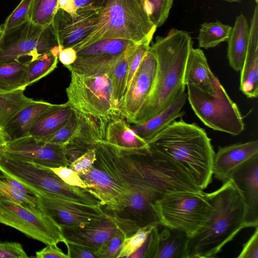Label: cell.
Returning <instances> with one entry per match:
<instances>
[{"mask_svg":"<svg viewBox=\"0 0 258 258\" xmlns=\"http://www.w3.org/2000/svg\"><path fill=\"white\" fill-rule=\"evenodd\" d=\"M147 143L151 151L176 163L201 189L211 182L215 152L205 130L196 123L175 120Z\"/></svg>","mask_w":258,"mask_h":258,"instance_id":"cell-1","label":"cell"},{"mask_svg":"<svg viewBox=\"0 0 258 258\" xmlns=\"http://www.w3.org/2000/svg\"><path fill=\"white\" fill-rule=\"evenodd\" d=\"M192 44L187 32L175 28L171 29L165 36L156 37L150 46L157 60L154 85L135 124L156 115L171 103L181 90H185L184 72Z\"/></svg>","mask_w":258,"mask_h":258,"instance_id":"cell-2","label":"cell"},{"mask_svg":"<svg viewBox=\"0 0 258 258\" xmlns=\"http://www.w3.org/2000/svg\"><path fill=\"white\" fill-rule=\"evenodd\" d=\"M206 194L212 210L200 231L188 238L185 258L216 257L223 247L245 228L243 204L230 180L216 190Z\"/></svg>","mask_w":258,"mask_h":258,"instance_id":"cell-3","label":"cell"},{"mask_svg":"<svg viewBox=\"0 0 258 258\" xmlns=\"http://www.w3.org/2000/svg\"><path fill=\"white\" fill-rule=\"evenodd\" d=\"M157 27L140 0H106L90 34L72 47L78 51L103 39H120L140 43L153 38Z\"/></svg>","mask_w":258,"mask_h":258,"instance_id":"cell-4","label":"cell"},{"mask_svg":"<svg viewBox=\"0 0 258 258\" xmlns=\"http://www.w3.org/2000/svg\"><path fill=\"white\" fill-rule=\"evenodd\" d=\"M95 149L96 160L79 175L101 206L119 214L127 207L131 194L119 169L116 147L101 140Z\"/></svg>","mask_w":258,"mask_h":258,"instance_id":"cell-5","label":"cell"},{"mask_svg":"<svg viewBox=\"0 0 258 258\" xmlns=\"http://www.w3.org/2000/svg\"><path fill=\"white\" fill-rule=\"evenodd\" d=\"M160 225L179 230L191 237L207 222L212 206L203 191L168 192L151 203Z\"/></svg>","mask_w":258,"mask_h":258,"instance_id":"cell-6","label":"cell"},{"mask_svg":"<svg viewBox=\"0 0 258 258\" xmlns=\"http://www.w3.org/2000/svg\"><path fill=\"white\" fill-rule=\"evenodd\" d=\"M215 94L210 95L187 85V99L196 115L203 123L215 131L238 136L244 130L243 118L235 103L215 77Z\"/></svg>","mask_w":258,"mask_h":258,"instance_id":"cell-7","label":"cell"},{"mask_svg":"<svg viewBox=\"0 0 258 258\" xmlns=\"http://www.w3.org/2000/svg\"><path fill=\"white\" fill-rule=\"evenodd\" d=\"M66 102L75 111L104 120L120 116L106 74L89 76L71 71Z\"/></svg>","mask_w":258,"mask_h":258,"instance_id":"cell-8","label":"cell"},{"mask_svg":"<svg viewBox=\"0 0 258 258\" xmlns=\"http://www.w3.org/2000/svg\"><path fill=\"white\" fill-rule=\"evenodd\" d=\"M58 45L52 25L43 27L29 20L3 31L0 38V62L19 61L29 56L34 60L40 55L51 52Z\"/></svg>","mask_w":258,"mask_h":258,"instance_id":"cell-9","label":"cell"},{"mask_svg":"<svg viewBox=\"0 0 258 258\" xmlns=\"http://www.w3.org/2000/svg\"><path fill=\"white\" fill-rule=\"evenodd\" d=\"M0 223L44 244L67 243L61 227L42 212H35L0 199Z\"/></svg>","mask_w":258,"mask_h":258,"instance_id":"cell-10","label":"cell"},{"mask_svg":"<svg viewBox=\"0 0 258 258\" xmlns=\"http://www.w3.org/2000/svg\"><path fill=\"white\" fill-rule=\"evenodd\" d=\"M40 208L61 227L84 226L107 215L100 204L88 205L37 192Z\"/></svg>","mask_w":258,"mask_h":258,"instance_id":"cell-11","label":"cell"},{"mask_svg":"<svg viewBox=\"0 0 258 258\" xmlns=\"http://www.w3.org/2000/svg\"><path fill=\"white\" fill-rule=\"evenodd\" d=\"M0 153L49 168L70 165L63 145L46 143L30 135L7 141Z\"/></svg>","mask_w":258,"mask_h":258,"instance_id":"cell-12","label":"cell"},{"mask_svg":"<svg viewBox=\"0 0 258 258\" xmlns=\"http://www.w3.org/2000/svg\"><path fill=\"white\" fill-rule=\"evenodd\" d=\"M157 68V60L151 47L127 87L120 107V117L135 124L152 89Z\"/></svg>","mask_w":258,"mask_h":258,"instance_id":"cell-13","label":"cell"},{"mask_svg":"<svg viewBox=\"0 0 258 258\" xmlns=\"http://www.w3.org/2000/svg\"><path fill=\"white\" fill-rule=\"evenodd\" d=\"M238 191L244 207V228L258 226V155L229 173L228 179Z\"/></svg>","mask_w":258,"mask_h":258,"instance_id":"cell-14","label":"cell"},{"mask_svg":"<svg viewBox=\"0 0 258 258\" xmlns=\"http://www.w3.org/2000/svg\"><path fill=\"white\" fill-rule=\"evenodd\" d=\"M101 8H79L75 15L58 9L51 23L58 45L72 47L87 36L96 24Z\"/></svg>","mask_w":258,"mask_h":258,"instance_id":"cell-15","label":"cell"},{"mask_svg":"<svg viewBox=\"0 0 258 258\" xmlns=\"http://www.w3.org/2000/svg\"><path fill=\"white\" fill-rule=\"evenodd\" d=\"M105 218L84 226H62V233L67 242L80 245L95 251L110 239L124 217L115 212Z\"/></svg>","mask_w":258,"mask_h":258,"instance_id":"cell-16","label":"cell"},{"mask_svg":"<svg viewBox=\"0 0 258 258\" xmlns=\"http://www.w3.org/2000/svg\"><path fill=\"white\" fill-rule=\"evenodd\" d=\"M78 113L77 127L64 145L70 164L88 150L95 148L98 141L105 140L108 120Z\"/></svg>","mask_w":258,"mask_h":258,"instance_id":"cell-17","label":"cell"},{"mask_svg":"<svg viewBox=\"0 0 258 258\" xmlns=\"http://www.w3.org/2000/svg\"><path fill=\"white\" fill-rule=\"evenodd\" d=\"M240 90L248 98L258 95V7L250 20L249 38L246 55L240 71Z\"/></svg>","mask_w":258,"mask_h":258,"instance_id":"cell-18","label":"cell"},{"mask_svg":"<svg viewBox=\"0 0 258 258\" xmlns=\"http://www.w3.org/2000/svg\"><path fill=\"white\" fill-rule=\"evenodd\" d=\"M256 155H258L257 140L219 147L214 158L213 173L223 183L228 180L232 169Z\"/></svg>","mask_w":258,"mask_h":258,"instance_id":"cell-19","label":"cell"},{"mask_svg":"<svg viewBox=\"0 0 258 258\" xmlns=\"http://www.w3.org/2000/svg\"><path fill=\"white\" fill-rule=\"evenodd\" d=\"M187 99V92L181 90L163 110L143 122L134 124L131 128L143 140L146 142L150 141L172 121L183 116L185 112L182 109Z\"/></svg>","mask_w":258,"mask_h":258,"instance_id":"cell-20","label":"cell"},{"mask_svg":"<svg viewBox=\"0 0 258 258\" xmlns=\"http://www.w3.org/2000/svg\"><path fill=\"white\" fill-rule=\"evenodd\" d=\"M203 51L192 47L186 60L183 84L193 86L210 95L215 94V78Z\"/></svg>","mask_w":258,"mask_h":258,"instance_id":"cell-21","label":"cell"},{"mask_svg":"<svg viewBox=\"0 0 258 258\" xmlns=\"http://www.w3.org/2000/svg\"><path fill=\"white\" fill-rule=\"evenodd\" d=\"M54 104L43 100H33L20 110L2 128L6 141L29 135L38 118Z\"/></svg>","mask_w":258,"mask_h":258,"instance_id":"cell-22","label":"cell"},{"mask_svg":"<svg viewBox=\"0 0 258 258\" xmlns=\"http://www.w3.org/2000/svg\"><path fill=\"white\" fill-rule=\"evenodd\" d=\"M118 148L126 150H142L149 148L143 140L120 116L107 120L105 131V140Z\"/></svg>","mask_w":258,"mask_h":258,"instance_id":"cell-23","label":"cell"},{"mask_svg":"<svg viewBox=\"0 0 258 258\" xmlns=\"http://www.w3.org/2000/svg\"><path fill=\"white\" fill-rule=\"evenodd\" d=\"M0 199L19 204L35 212H42L37 192L0 169Z\"/></svg>","mask_w":258,"mask_h":258,"instance_id":"cell-24","label":"cell"},{"mask_svg":"<svg viewBox=\"0 0 258 258\" xmlns=\"http://www.w3.org/2000/svg\"><path fill=\"white\" fill-rule=\"evenodd\" d=\"M249 38V27L246 18L240 14L236 17L233 27L227 40V58L229 66L240 71L246 55Z\"/></svg>","mask_w":258,"mask_h":258,"instance_id":"cell-25","label":"cell"},{"mask_svg":"<svg viewBox=\"0 0 258 258\" xmlns=\"http://www.w3.org/2000/svg\"><path fill=\"white\" fill-rule=\"evenodd\" d=\"M74 110L67 103L54 104L38 118L29 135L40 140L48 137L66 124Z\"/></svg>","mask_w":258,"mask_h":258,"instance_id":"cell-26","label":"cell"},{"mask_svg":"<svg viewBox=\"0 0 258 258\" xmlns=\"http://www.w3.org/2000/svg\"><path fill=\"white\" fill-rule=\"evenodd\" d=\"M159 232V244L155 258H185L188 237L183 232L166 227Z\"/></svg>","mask_w":258,"mask_h":258,"instance_id":"cell-27","label":"cell"},{"mask_svg":"<svg viewBox=\"0 0 258 258\" xmlns=\"http://www.w3.org/2000/svg\"><path fill=\"white\" fill-rule=\"evenodd\" d=\"M136 44L137 43L124 39H101L77 51V57L120 55Z\"/></svg>","mask_w":258,"mask_h":258,"instance_id":"cell-28","label":"cell"},{"mask_svg":"<svg viewBox=\"0 0 258 258\" xmlns=\"http://www.w3.org/2000/svg\"><path fill=\"white\" fill-rule=\"evenodd\" d=\"M139 227L133 220L125 218L118 226L112 238L95 251L97 258H117L125 238L134 233Z\"/></svg>","mask_w":258,"mask_h":258,"instance_id":"cell-29","label":"cell"},{"mask_svg":"<svg viewBox=\"0 0 258 258\" xmlns=\"http://www.w3.org/2000/svg\"><path fill=\"white\" fill-rule=\"evenodd\" d=\"M29 60L0 62V93L21 89Z\"/></svg>","mask_w":258,"mask_h":258,"instance_id":"cell-30","label":"cell"},{"mask_svg":"<svg viewBox=\"0 0 258 258\" xmlns=\"http://www.w3.org/2000/svg\"><path fill=\"white\" fill-rule=\"evenodd\" d=\"M58 56L51 52L43 54L35 59L29 60L21 89L26 88L48 75L57 67Z\"/></svg>","mask_w":258,"mask_h":258,"instance_id":"cell-31","label":"cell"},{"mask_svg":"<svg viewBox=\"0 0 258 258\" xmlns=\"http://www.w3.org/2000/svg\"><path fill=\"white\" fill-rule=\"evenodd\" d=\"M231 29V26L218 21L203 23L197 37L199 47L208 49L227 41Z\"/></svg>","mask_w":258,"mask_h":258,"instance_id":"cell-32","label":"cell"},{"mask_svg":"<svg viewBox=\"0 0 258 258\" xmlns=\"http://www.w3.org/2000/svg\"><path fill=\"white\" fill-rule=\"evenodd\" d=\"M24 90L0 93V127L6 124L22 108L33 100L24 95Z\"/></svg>","mask_w":258,"mask_h":258,"instance_id":"cell-33","label":"cell"},{"mask_svg":"<svg viewBox=\"0 0 258 258\" xmlns=\"http://www.w3.org/2000/svg\"><path fill=\"white\" fill-rule=\"evenodd\" d=\"M127 72L128 66L125 51L106 74L110 80L114 102L119 111L126 90Z\"/></svg>","mask_w":258,"mask_h":258,"instance_id":"cell-34","label":"cell"},{"mask_svg":"<svg viewBox=\"0 0 258 258\" xmlns=\"http://www.w3.org/2000/svg\"><path fill=\"white\" fill-rule=\"evenodd\" d=\"M58 0H33L30 20L43 27L52 23L57 11Z\"/></svg>","mask_w":258,"mask_h":258,"instance_id":"cell-35","label":"cell"},{"mask_svg":"<svg viewBox=\"0 0 258 258\" xmlns=\"http://www.w3.org/2000/svg\"><path fill=\"white\" fill-rule=\"evenodd\" d=\"M158 225V222L150 223L139 227L134 233L125 238L117 258L129 257L143 244L153 229Z\"/></svg>","mask_w":258,"mask_h":258,"instance_id":"cell-36","label":"cell"},{"mask_svg":"<svg viewBox=\"0 0 258 258\" xmlns=\"http://www.w3.org/2000/svg\"><path fill=\"white\" fill-rule=\"evenodd\" d=\"M152 39V38H149L140 43L135 44L126 50L128 72L126 89L149 49Z\"/></svg>","mask_w":258,"mask_h":258,"instance_id":"cell-37","label":"cell"},{"mask_svg":"<svg viewBox=\"0 0 258 258\" xmlns=\"http://www.w3.org/2000/svg\"><path fill=\"white\" fill-rule=\"evenodd\" d=\"M174 1L146 0L145 11L157 28L166 21Z\"/></svg>","mask_w":258,"mask_h":258,"instance_id":"cell-38","label":"cell"},{"mask_svg":"<svg viewBox=\"0 0 258 258\" xmlns=\"http://www.w3.org/2000/svg\"><path fill=\"white\" fill-rule=\"evenodd\" d=\"M79 120V113L74 110L70 119L63 126L41 141L64 146L76 130Z\"/></svg>","mask_w":258,"mask_h":258,"instance_id":"cell-39","label":"cell"},{"mask_svg":"<svg viewBox=\"0 0 258 258\" xmlns=\"http://www.w3.org/2000/svg\"><path fill=\"white\" fill-rule=\"evenodd\" d=\"M32 2L33 0H22L1 26L3 31L12 29L30 20Z\"/></svg>","mask_w":258,"mask_h":258,"instance_id":"cell-40","label":"cell"},{"mask_svg":"<svg viewBox=\"0 0 258 258\" xmlns=\"http://www.w3.org/2000/svg\"><path fill=\"white\" fill-rule=\"evenodd\" d=\"M159 225L153 229L143 244L129 257L155 258L159 244Z\"/></svg>","mask_w":258,"mask_h":258,"instance_id":"cell-41","label":"cell"},{"mask_svg":"<svg viewBox=\"0 0 258 258\" xmlns=\"http://www.w3.org/2000/svg\"><path fill=\"white\" fill-rule=\"evenodd\" d=\"M49 168L66 183L74 186L87 188L86 185L79 174L69 167L60 166Z\"/></svg>","mask_w":258,"mask_h":258,"instance_id":"cell-42","label":"cell"},{"mask_svg":"<svg viewBox=\"0 0 258 258\" xmlns=\"http://www.w3.org/2000/svg\"><path fill=\"white\" fill-rule=\"evenodd\" d=\"M96 160L95 149L91 148L73 161L69 167L78 174H80L89 169Z\"/></svg>","mask_w":258,"mask_h":258,"instance_id":"cell-43","label":"cell"},{"mask_svg":"<svg viewBox=\"0 0 258 258\" xmlns=\"http://www.w3.org/2000/svg\"><path fill=\"white\" fill-rule=\"evenodd\" d=\"M22 244L16 242L0 241V258H27Z\"/></svg>","mask_w":258,"mask_h":258,"instance_id":"cell-44","label":"cell"},{"mask_svg":"<svg viewBox=\"0 0 258 258\" xmlns=\"http://www.w3.org/2000/svg\"><path fill=\"white\" fill-rule=\"evenodd\" d=\"M249 239L243 245L237 258H258V227Z\"/></svg>","mask_w":258,"mask_h":258,"instance_id":"cell-45","label":"cell"},{"mask_svg":"<svg viewBox=\"0 0 258 258\" xmlns=\"http://www.w3.org/2000/svg\"><path fill=\"white\" fill-rule=\"evenodd\" d=\"M69 258H97L95 251L88 247L67 242Z\"/></svg>","mask_w":258,"mask_h":258,"instance_id":"cell-46","label":"cell"},{"mask_svg":"<svg viewBox=\"0 0 258 258\" xmlns=\"http://www.w3.org/2000/svg\"><path fill=\"white\" fill-rule=\"evenodd\" d=\"M37 258H69L56 244H48L39 251L36 252Z\"/></svg>","mask_w":258,"mask_h":258,"instance_id":"cell-47","label":"cell"},{"mask_svg":"<svg viewBox=\"0 0 258 258\" xmlns=\"http://www.w3.org/2000/svg\"><path fill=\"white\" fill-rule=\"evenodd\" d=\"M77 58V52L72 47L62 49L58 56V59L65 67L73 64Z\"/></svg>","mask_w":258,"mask_h":258,"instance_id":"cell-48","label":"cell"},{"mask_svg":"<svg viewBox=\"0 0 258 258\" xmlns=\"http://www.w3.org/2000/svg\"><path fill=\"white\" fill-rule=\"evenodd\" d=\"M77 9L83 8H101L106 0H74Z\"/></svg>","mask_w":258,"mask_h":258,"instance_id":"cell-49","label":"cell"},{"mask_svg":"<svg viewBox=\"0 0 258 258\" xmlns=\"http://www.w3.org/2000/svg\"><path fill=\"white\" fill-rule=\"evenodd\" d=\"M59 9L72 15H76L78 9L74 0H58L57 11Z\"/></svg>","mask_w":258,"mask_h":258,"instance_id":"cell-50","label":"cell"},{"mask_svg":"<svg viewBox=\"0 0 258 258\" xmlns=\"http://www.w3.org/2000/svg\"><path fill=\"white\" fill-rule=\"evenodd\" d=\"M7 141L3 130L0 127V149H1L6 144Z\"/></svg>","mask_w":258,"mask_h":258,"instance_id":"cell-51","label":"cell"},{"mask_svg":"<svg viewBox=\"0 0 258 258\" xmlns=\"http://www.w3.org/2000/svg\"><path fill=\"white\" fill-rule=\"evenodd\" d=\"M220 1H226V2H229V3H234V2L239 3L242 1V0H220Z\"/></svg>","mask_w":258,"mask_h":258,"instance_id":"cell-52","label":"cell"},{"mask_svg":"<svg viewBox=\"0 0 258 258\" xmlns=\"http://www.w3.org/2000/svg\"><path fill=\"white\" fill-rule=\"evenodd\" d=\"M3 33V30L1 26H0V38L2 37Z\"/></svg>","mask_w":258,"mask_h":258,"instance_id":"cell-53","label":"cell"},{"mask_svg":"<svg viewBox=\"0 0 258 258\" xmlns=\"http://www.w3.org/2000/svg\"><path fill=\"white\" fill-rule=\"evenodd\" d=\"M142 5H144L146 2V0H140Z\"/></svg>","mask_w":258,"mask_h":258,"instance_id":"cell-54","label":"cell"},{"mask_svg":"<svg viewBox=\"0 0 258 258\" xmlns=\"http://www.w3.org/2000/svg\"><path fill=\"white\" fill-rule=\"evenodd\" d=\"M255 2H256V3L257 4V3H258V0H255Z\"/></svg>","mask_w":258,"mask_h":258,"instance_id":"cell-55","label":"cell"}]
</instances>
